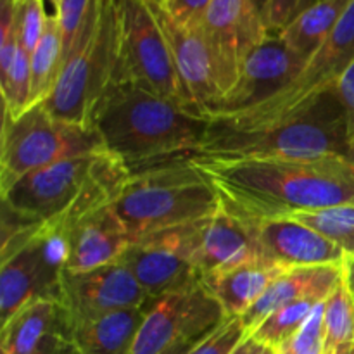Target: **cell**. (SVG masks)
<instances>
[{
  "label": "cell",
  "mask_w": 354,
  "mask_h": 354,
  "mask_svg": "<svg viewBox=\"0 0 354 354\" xmlns=\"http://www.w3.org/2000/svg\"><path fill=\"white\" fill-rule=\"evenodd\" d=\"M151 7L169 45L180 82L192 106L204 114L221 97L213 52L204 30H192L176 23L158 3H151Z\"/></svg>",
  "instance_id": "2e32d148"
},
{
  "label": "cell",
  "mask_w": 354,
  "mask_h": 354,
  "mask_svg": "<svg viewBox=\"0 0 354 354\" xmlns=\"http://www.w3.org/2000/svg\"><path fill=\"white\" fill-rule=\"evenodd\" d=\"M48 2H50L52 6H54V12L59 9V6H61V0H48Z\"/></svg>",
  "instance_id": "ee69618b"
},
{
  "label": "cell",
  "mask_w": 354,
  "mask_h": 354,
  "mask_svg": "<svg viewBox=\"0 0 354 354\" xmlns=\"http://www.w3.org/2000/svg\"><path fill=\"white\" fill-rule=\"evenodd\" d=\"M106 151L93 127L52 116L44 102L19 116L3 113L0 147V192L41 168Z\"/></svg>",
  "instance_id": "52a82bcc"
},
{
  "label": "cell",
  "mask_w": 354,
  "mask_h": 354,
  "mask_svg": "<svg viewBox=\"0 0 354 354\" xmlns=\"http://www.w3.org/2000/svg\"><path fill=\"white\" fill-rule=\"evenodd\" d=\"M251 354H275V351L254 341V344H252V349H251Z\"/></svg>",
  "instance_id": "60d3db41"
},
{
  "label": "cell",
  "mask_w": 354,
  "mask_h": 354,
  "mask_svg": "<svg viewBox=\"0 0 354 354\" xmlns=\"http://www.w3.org/2000/svg\"><path fill=\"white\" fill-rule=\"evenodd\" d=\"M349 128L337 92L324 93L310 107L275 127L234 130L211 121L209 135L190 158L268 159V158H349Z\"/></svg>",
  "instance_id": "277c9868"
},
{
  "label": "cell",
  "mask_w": 354,
  "mask_h": 354,
  "mask_svg": "<svg viewBox=\"0 0 354 354\" xmlns=\"http://www.w3.org/2000/svg\"><path fill=\"white\" fill-rule=\"evenodd\" d=\"M324 327L325 354L354 353V294L346 273L325 299Z\"/></svg>",
  "instance_id": "484cf974"
},
{
  "label": "cell",
  "mask_w": 354,
  "mask_h": 354,
  "mask_svg": "<svg viewBox=\"0 0 354 354\" xmlns=\"http://www.w3.org/2000/svg\"><path fill=\"white\" fill-rule=\"evenodd\" d=\"M145 311L147 303L71 325L69 337L73 348L78 354H130L144 324Z\"/></svg>",
  "instance_id": "7402d4cb"
},
{
  "label": "cell",
  "mask_w": 354,
  "mask_h": 354,
  "mask_svg": "<svg viewBox=\"0 0 354 354\" xmlns=\"http://www.w3.org/2000/svg\"><path fill=\"white\" fill-rule=\"evenodd\" d=\"M339 100H341L342 107L346 111V118H348V128H349V138L354 137V62L348 68V71L342 75L339 80L337 86H335Z\"/></svg>",
  "instance_id": "d590c367"
},
{
  "label": "cell",
  "mask_w": 354,
  "mask_h": 354,
  "mask_svg": "<svg viewBox=\"0 0 354 354\" xmlns=\"http://www.w3.org/2000/svg\"><path fill=\"white\" fill-rule=\"evenodd\" d=\"M196 344H197V342H189V344H178V346H175V348H169L168 351H165L161 354H189L190 349H192Z\"/></svg>",
  "instance_id": "f35d334b"
},
{
  "label": "cell",
  "mask_w": 354,
  "mask_h": 354,
  "mask_svg": "<svg viewBox=\"0 0 354 354\" xmlns=\"http://www.w3.org/2000/svg\"><path fill=\"white\" fill-rule=\"evenodd\" d=\"M317 2L320 0H272L266 14L268 35L277 37L282 33L294 19H297L304 10L313 7Z\"/></svg>",
  "instance_id": "d6a6232c"
},
{
  "label": "cell",
  "mask_w": 354,
  "mask_h": 354,
  "mask_svg": "<svg viewBox=\"0 0 354 354\" xmlns=\"http://www.w3.org/2000/svg\"><path fill=\"white\" fill-rule=\"evenodd\" d=\"M147 2H151V3H158V6H162V3H165L166 0H147Z\"/></svg>",
  "instance_id": "f6af8a7d"
},
{
  "label": "cell",
  "mask_w": 354,
  "mask_h": 354,
  "mask_svg": "<svg viewBox=\"0 0 354 354\" xmlns=\"http://www.w3.org/2000/svg\"><path fill=\"white\" fill-rule=\"evenodd\" d=\"M320 303L324 301L301 299L279 308L252 332L251 339L275 351L280 344H283L287 339L292 337L303 327L304 322Z\"/></svg>",
  "instance_id": "4316f807"
},
{
  "label": "cell",
  "mask_w": 354,
  "mask_h": 354,
  "mask_svg": "<svg viewBox=\"0 0 354 354\" xmlns=\"http://www.w3.org/2000/svg\"><path fill=\"white\" fill-rule=\"evenodd\" d=\"M76 354H78V353H76Z\"/></svg>",
  "instance_id": "bcb514c9"
},
{
  "label": "cell",
  "mask_w": 354,
  "mask_h": 354,
  "mask_svg": "<svg viewBox=\"0 0 354 354\" xmlns=\"http://www.w3.org/2000/svg\"><path fill=\"white\" fill-rule=\"evenodd\" d=\"M113 207L133 241L206 220L221 203L214 187L183 158L131 173Z\"/></svg>",
  "instance_id": "5b68a950"
},
{
  "label": "cell",
  "mask_w": 354,
  "mask_h": 354,
  "mask_svg": "<svg viewBox=\"0 0 354 354\" xmlns=\"http://www.w3.org/2000/svg\"><path fill=\"white\" fill-rule=\"evenodd\" d=\"M306 62V59L290 50L279 35H270L248 52L242 59L237 82L204 116L209 120L230 116L263 102L289 85Z\"/></svg>",
  "instance_id": "4fadbf2b"
},
{
  "label": "cell",
  "mask_w": 354,
  "mask_h": 354,
  "mask_svg": "<svg viewBox=\"0 0 354 354\" xmlns=\"http://www.w3.org/2000/svg\"><path fill=\"white\" fill-rule=\"evenodd\" d=\"M69 334V320L59 301L35 299L2 325V354H33L52 334Z\"/></svg>",
  "instance_id": "603a6c76"
},
{
  "label": "cell",
  "mask_w": 354,
  "mask_h": 354,
  "mask_svg": "<svg viewBox=\"0 0 354 354\" xmlns=\"http://www.w3.org/2000/svg\"><path fill=\"white\" fill-rule=\"evenodd\" d=\"M249 339L241 317H230L197 342L189 354H234Z\"/></svg>",
  "instance_id": "4dcf8cb0"
},
{
  "label": "cell",
  "mask_w": 354,
  "mask_h": 354,
  "mask_svg": "<svg viewBox=\"0 0 354 354\" xmlns=\"http://www.w3.org/2000/svg\"><path fill=\"white\" fill-rule=\"evenodd\" d=\"M203 221L133 239L118 261L130 270L151 299L197 286L196 252Z\"/></svg>",
  "instance_id": "8fae6325"
},
{
  "label": "cell",
  "mask_w": 354,
  "mask_h": 354,
  "mask_svg": "<svg viewBox=\"0 0 354 354\" xmlns=\"http://www.w3.org/2000/svg\"><path fill=\"white\" fill-rule=\"evenodd\" d=\"M270 2H272V0H251V3L254 6V9L258 10L259 16H261L263 21H265V24H266V14H268Z\"/></svg>",
  "instance_id": "74e56055"
},
{
  "label": "cell",
  "mask_w": 354,
  "mask_h": 354,
  "mask_svg": "<svg viewBox=\"0 0 354 354\" xmlns=\"http://www.w3.org/2000/svg\"><path fill=\"white\" fill-rule=\"evenodd\" d=\"M353 0H320L279 35L283 44L308 59L327 41Z\"/></svg>",
  "instance_id": "cb8c5ba5"
},
{
  "label": "cell",
  "mask_w": 354,
  "mask_h": 354,
  "mask_svg": "<svg viewBox=\"0 0 354 354\" xmlns=\"http://www.w3.org/2000/svg\"><path fill=\"white\" fill-rule=\"evenodd\" d=\"M256 259L263 258L254 221L244 220L225 207L203 221L196 252L201 280Z\"/></svg>",
  "instance_id": "d6986e66"
},
{
  "label": "cell",
  "mask_w": 354,
  "mask_h": 354,
  "mask_svg": "<svg viewBox=\"0 0 354 354\" xmlns=\"http://www.w3.org/2000/svg\"><path fill=\"white\" fill-rule=\"evenodd\" d=\"M55 228L61 230L64 237V272H86L118 261L131 242L113 203L95 207L71 223Z\"/></svg>",
  "instance_id": "ac0fdd59"
},
{
  "label": "cell",
  "mask_w": 354,
  "mask_h": 354,
  "mask_svg": "<svg viewBox=\"0 0 354 354\" xmlns=\"http://www.w3.org/2000/svg\"><path fill=\"white\" fill-rule=\"evenodd\" d=\"M90 123L106 151L131 173L190 158L211 130L209 118L194 107L123 80L104 92Z\"/></svg>",
  "instance_id": "7a4b0ae2"
},
{
  "label": "cell",
  "mask_w": 354,
  "mask_h": 354,
  "mask_svg": "<svg viewBox=\"0 0 354 354\" xmlns=\"http://www.w3.org/2000/svg\"><path fill=\"white\" fill-rule=\"evenodd\" d=\"M62 66V28L57 12L48 14L44 35L31 54L30 107L50 97Z\"/></svg>",
  "instance_id": "d4e9b609"
},
{
  "label": "cell",
  "mask_w": 354,
  "mask_h": 354,
  "mask_svg": "<svg viewBox=\"0 0 354 354\" xmlns=\"http://www.w3.org/2000/svg\"><path fill=\"white\" fill-rule=\"evenodd\" d=\"M344 275V266H311L286 270L265 290L254 306L242 318L245 330L252 332L279 308L301 299L325 301Z\"/></svg>",
  "instance_id": "ffe728a7"
},
{
  "label": "cell",
  "mask_w": 354,
  "mask_h": 354,
  "mask_svg": "<svg viewBox=\"0 0 354 354\" xmlns=\"http://www.w3.org/2000/svg\"><path fill=\"white\" fill-rule=\"evenodd\" d=\"M189 159L214 187L221 207L249 221L354 204V162L344 156Z\"/></svg>",
  "instance_id": "6da1fadb"
},
{
  "label": "cell",
  "mask_w": 354,
  "mask_h": 354,
  "mask_svg": "<svg viewBox=\"0 0 354 354\" xmlns=\"http://www.w3.org/2000/svg\"><path fill=\"white\" fill-rule=\"evenodd\" d=\"M120 57L116 0H92L75 44L59 71L50 97L44 102L59 120L92 127L97 102L114 82Z\"/></svg>",
  "instance_id": "8992f818"
},
{
  "label": "cell",
  "mask_w": 354,
  "mask_h": 354,
  "mask_svg": "<svg viewBox=\"0 0 354 354\" xmlns=\"http://www.w3.org/2000/svg\"><path fill=\"white\" fill-rule=\"evenodd\" d=\"M19 48V3L0 0V82L7 78Z\"/></svg>",
  "instance_id": "f546056e"
},
{
  "label": "cell",
  "mask_w": 354,
  "mask_h": 354,
  "mask_svg": "<svg viewBox=\"0 0 354 354\" xmlns=\"http://www.w3.org/2000/svg\"><path fill=\"white\" fill-rule=\"evenodd\" d=\"M116 7L120 57L114 82L140 83L168 99L194 107L180 82L171 50L151 3L147 0H116Z\"/></svg>",
  "instance_id": "30bf717a"
},
{
  "label": "cell",
  "mask_w": 354,
  "mask_h": 354,
  "mask_svg": "<svg viewBox=\"0 0 354 354\" xmlns=\"http://www.w3.org/2000/svg\"><path fill=\"white\" fill-rule=\"evenodd\" d=\"M325 301L318 304L303 327L275 349V354H325Z\"/></svg>",
  "instance_id": "f1b7e54d"
},
{
  "label": "cell",
  "mask_w": 354,
  "mask_h": 354,
  "mask_svg": "<svg viewBox=\"0 0 354 354\" xmlns=\"http://www.w3.org/2000/svg\"><path fill=\"white\" fill-rule=\"evenodd\" d=\"M66 244L50 225H6L0 254V317L7 324L35 299L61 303Z\"/></svg>",
  "instance_id": "ba28073f"
},
{
  "label": "cell",
  "mask_w": 354,
  "mask_h": 354,
  "mask_svg": "<svg viewBox=\"0 0 354 354\" xmlns=\"http://www.w3.org/2000/svg\"><path fill=\"white\" fill-rule=\"evenodd\" d=\"M290 218L335 242L348 254V259L354 258V204L313 213H297Z\"/></svg>",
  "instance_id": "83f0119b"
},
{
  "label": "cell",
  "mask_w": 354,
  "mask_h": 354,
  "mask_svg": "<svg viewBox=\"0 0 354 354\" xmlns=\"http://www.w3.org/2000/svg\"><path fill=\"white\" fill-rule=\"evenodd\" d=\"M227 318L203 283L152 297L130 354H161L178 344L199 342Z\"/></svg>",
  "instance_id": "7c38bea8"
},
{
  "label": "cell",
  "mask_w": 354,
  "mask_h": 354,
  "mask_svg": "<svg viewBox=\"0 0 354 354\" xmlns=\"http://www.w3.org/2000/svg\"><path fill=\"white\" fill-rule=\"evenodd\" d=\"M203 30L225 95L237 82L242 59L270 37L268 30L251 0H211Z\"/></svg>",
  "instance_id": "9a60e30c"
},
{
  "label": "cell",
  "mask_w": 354,
  "mask_h": 354,
  "mask_svg": "<svg viewBox=\"0 0 354 354\" xmlns=\"http://www.w3.org/2000/svg\"><path fill=\"white\" fill-rule=\"evenodd\" d=\"M33 354H76V349L73 348L69 334L61 332V334L48 335Z\"/></svg>",
  "instance_id": "8d00e7d4"
},
{
  "label": "cell",
  "mask_w": 354,
  "mask_h": 354,
  "mask_svg": "<svg viewBox=\"0 0 354 354\" xmlns=\"http://www.w3.org/2000/svg\"><path fill=\"white\" fill-rule=\"evenodd\" d=\"M344 273H346V280H348L349 287H351L353 294H354V258L348 259L344 266Z\"/></svg>",
  "instance_id": "ab89813d"
},
{
  "label": "cell",
  "mask_w": 354,
  "mask_h": 354,
  "mask_svg": "<svg viewBox=\"0 0 354 354\" xmlns=\"http://www.w3.org/2000/svg\"><path fill=\"white\" fill-rule=\"evenodd\" d=\"M349 158H351V161L354 162V137L349 140Z\"/></svg>",
  "instance_id": "7bdbcfd3"
},
{
  "label": "cell",
  "mask_w": 354,
  "mask_h": 354,
  "mask_svg": "<svg viewBox=\"0 0 354 354\" xmlns=\"http://www.w3.org/2000/svg\"><path fill=\"white\" fill-rule=\"evenodd\" d=\"M353 62L354 0L349 3L348 10L327 41L308 59L299 75L289 85L249 109L230 116L214 118L211 121L234 130H259L289 121L290 118L303 113L324 93L334 90Z\"/></svg>",
  "instance_id": "9c48e42d"
},
{
  "label": "cell",
  "mask_w": 354,
  "mask_h": 354,
  "mask_svg": "<svg viewBox=\"0 0 354 354\" xmlns=\"http://www.w3.org/2000/svg\"><path fill=\"white\" fill-rule=\"evenodd\" d=\"M211 0H166L162 9L176 21L192 30H203Z\"/></svg>",
  "instance_id": "e575fe53"
},
{
  "label": "cell",
  "mask_w": 354,
  "mask_h": 354,
  "mask_svg": "<svg viewBox=\"0 0 354 354\" xmlns=\"http://www.w3.org/2000/svg\"><path fill=\"white\" fill-rule=\"evenodd\" d=\"M130 175L107 151L66 159L14 183L2 194V207L30 225L64 227L113 203Z\"/></svg>",
  "instance_id": "3957f363"
},
{
  "label": "cell",
  "mask_w": 354,
  "mask_h": 354,
  "mask_svg": "<svg viewBox=\"0 0 354 354\" xmlns=\"http://www.w3.org/2000/svg\"><path fill=\"white\" fill-rule=\"evenodd\" d=\"M252 344H254V341H252L251 337L248 339V341L244 342V344L241 346V348L237 349L234 354H251V349H252Z\"/></svg>",
  "instance_id": "b9f144b4"
},
{
  "label": "cell",
  "mask_w": 354,
  "mask_h": 354,
  "mask_svg": "<svg viewBox=\"0 0 354 354\" xmlns=\"http://www.w3.org/2000/svg\"><path fill=\"white\" fill-rule=\"evenodd\" d=\"M90 2L92 0H61V6L55 10L62 28V61L75 44V38L78 35Z\"/></svg>",
  "instance_id": "836d02e7"
},
{
  "label": "cell",
  "mask_w": 354,
  "mask_h": 354,
  "mask_svg": "<svg viewBox=\"0 0 354 354\" xmlns=\"http://www.w3.org/2000/svg\"><path fill=\"white\" fill-rule=\"evenodd\" d=\"M259 254L283 270L346 266L348 254L320 232L292 218L254 221Z\"/></svg>",
  "instance_id": "e0dca14e"
},
{
  "label": "cell",
  "mask_w": 354,
  "mask_h": 354,
  "mask_svg": "<svg viewBox=\"0 0 354 354\" xmlns=\"http://www.w3.org/2000/svg\"><path fill=\"white\" fill-rule=\"evenodd\" d=\"M353 354H354V353H353Z\"/></svg>",
  "instance_id": "7dc6e473"
},
{
  "label": "cell",
  "mask_w": 354,
  "mask_h": 354,
  "mask_svg": "<svg viewBox=\"0 0 354 354\" xmlns=\"http://www.w3.org/2000/svg\"><path fill=\"white\" fill-rule=\"evenodd\" d=\"M151 299L121 261L107 263L86 272H64L61 304L69 327L120 310L144 306Z\"/></svg>",
  "instance_id": "5bb4252c"
},
{
  "label": "cell",
  "mask_w": 354,
  "mask_h": 354,
  "mask_svg": "<svg viewBox=\"0 0 354 354\" xmlns=\"http://www.w3.org/2000/svg\"><path fill=\"white\" fill-rule=\"evenodd\" d=\"M19 3V44L33 54L47 24L45 0H16Z\"/></svg>",
  "instance_id": "1f68e13d"
},
{
  "label": "cell",
  "mask_w": 354,
  "mask_h": 354,
  "mask_svg": "<svg viewBox=\"0 0 354 354\" xmlns=\"http://www.w3.org/2000/svg\"><path fill=\"white\" fill-rule=\"evenodd\" d=\"M283 272L286 270L265 259H256L237 268L204 277L201 283L223 306L228 318L244 317Z\"/></svg>",
  "instance_id": "44dd1931"
}]
</instances>
